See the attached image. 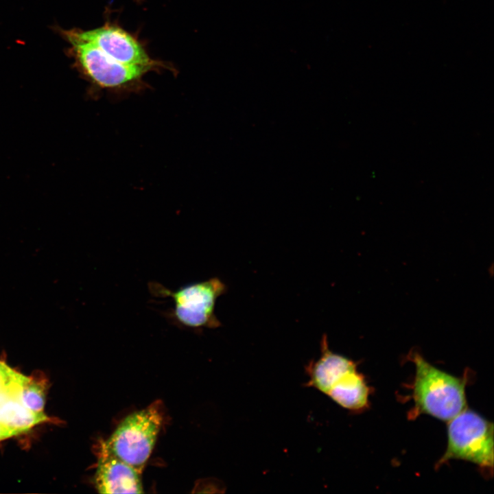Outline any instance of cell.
<instances>
[{"label":"cell","instance_id":"cell-1","mask_svg":"<svg viewBox=\"0 0 494 494\" xmlns=\"http://www.w3.org/2000/svg\"><path fill=\"white\" fill-rule=\"evenodd\" d=\"M408 357L415 365L412 386L414 406L410 417L427 414L449 421L467 408V377H457L437 368L417 352H411Z\"/></svg>","mask_w":494,"mask_h":494},{"label":"cell","instance_id":"cell-2","mask_svg":"<svg viewBox=\"0 0 494 494\" xmlns=\"http://www.w3.org/2000/svg\"><path fill=\"white\" fill-rule=\"evenodd\" d=\"M148 289L154 296L172 298L174 307L163 314L170 324L195 331L215 329L221 325L215 314V306L217 299L226 292L227 287L220 279L213 277L176 290L150 281Z\"/></svg>","mask_w":494,"mask_h":494},{"label":"cell","instance_id":"cell-3","mask_svg":"<svg viewBox=\"0 0 494 494\" xmlns=\"http://www.w3.org/2000/svg\"><path fill=\"white\" fill-rule=\"evenodd\" d=\"M70 44V52L82 75L97 90L115 93L138 91L144 89L143 76L156 69L152 67L126 65L110 58L93 45L61 32Z\"/></svg>","mask_w":494,"mask_h":494},{"label":"cell","instance_id":"cell-4","mask_svg":"<svg viewBox=\"0 0 494 494\" xmlns=\"http://www.w3.org/2000/svg\"><path fill=\"white\" fill-rule=\"evenodd\" d=\"M163 419L161 402L127 416L105 445L110 451L141 473L158 434Z\"/></svg>","mask_w":494,"mask_h":494},{"label":"cell","instance_id":"cell-5","mask_svg":"<svg viewBox=\"0 0 494 494\" xmlns=\"http://www.w3.org/2000/svg\"><path fill=\"white\" fill-rule=\"evenodd\" d=\"M448 422L446 451L436 467L458 459L473 462L492 473L493 424L467 408Z\"/></svg>","mask_w":494,"mask_h":494},{"label":"cell","instance_id":"cell-6","mask_svg":"<svg viewBox=\"0 0 494 494\" xmlns=\"http://www.w3.org/2000/svg\"><path fill=\"white\" fill-rule=\"evenodd\" d=\"M74 36L86 41L106 56L126 65L164 67L158 61L150 58L141 43L122 28L106 24L102 27L82 30H69Z\"/></svg>","mask_w":494,"mask_h":494},{"label":"cell","instance_id":"cell-7","mask_svg":"<svg viewBox=\"0 0 494 494\" xmlns=\"http://www.w3.org/2000/svg\"><path fill=\"white\" fill-rule=\"evenodd\" d=\"M94 484L99 493H142L141 473L101 445Z\"/></svg>","mask_w":494,"mask_h":494},{"label":"cell","instance_id":"cell-8","mask_svg":"<svg viewBox=\"0 0 494 494\" xmlns=\"http://www.w3.org/2000/svg\"><path fill=\"white\" fill-rule=\"evenodd\" d=\"M320 351L317 360H311L305 366L309 379L304 386L314 388L326 395L339 379L357 368V364L330 350L325 334L320 341Z\"/></svg>","mask_w":494,"mask_h":494},{"label":"cell","instance_id":"cell-9","mask_svg":"<svg viewBox=\"0 0 494 494\" xmlns=\"http://www.w3.org/2000/svg\"><path fill=\"white\" fill-rule=\"evenodd\" d=\"M21 388L20 384H15L0 393V425L18 434L50 420L43 412H34L21 403Z\"/></svg>","mask_w":494,"mask_h":494},{"label":"cell","instance_id":"cell-10","mask_svg":"<svg viewBox=\"0 0 494 494\" xmlns=\"http://www.w3.org/2000/svg\"><path fill=\"white\" fill-rule=\"evenodd\" d=\"M369 394L370 388L364 375L355 368L339 379L326 395L341 407L359 412L367 408Z\"/></svg>","mask_w":494,"mask_h":494},{"label":"cell","instance_id":"cell-11","mask_svg":"<svg viewBox=\"0 0 494 494\" xmlns=\"http://www.w3.org/2000/svg\"><path fill=\"white\" fill-rule=\"evenodd\" d=\"M45 384L38 379L27 377L21 388L19 400L30 410L43 412L45 401Z\"/></svg>","mask_w":494,"mask_h":494},{"label":"cell","instance_id":"cell-12","mask_svg":"<svg viewBox=\"0 0 494 494\" xmlns=\"http://www.w3.org/2000/svg\"><path fill=\"white\" fill-rule=\"evenodd\" d=\"M24 376L12 369L4 362H0V393L20 382Z\"/></svg>","mask_w":494,"mask_h":494},{"label":"cell","instance_id":"cell-13","mask_svg":"<svg viewBox=\"0 0 494 494\" xmlns=\"http://www.w3.org/2000/svg\"><path fill=\"white\" fill-rule=\"evenodd\" d=\"M19 435L16 432L0 425V440Z\"/></svg>","mask_w":494,"mask_h":494}]
</instances>
